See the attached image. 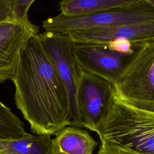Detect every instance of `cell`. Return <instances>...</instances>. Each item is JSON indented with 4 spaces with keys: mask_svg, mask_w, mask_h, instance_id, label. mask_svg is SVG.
<instances>
[{
    "mask_svg": "<svg viewBox=\"0 0 154 154\" xmlns=\"http://www.w3.org/2000/svg\"><path fill=\"white\" fill-rule=\"evenodd\" d=\"M38 30L30 20L0 22V83L11 80L20 49Z\"/></svg>",
    "mask_w": 154,
    "mask_h": 154,
    "instance_id": "obj_8",
    "label": "cell"
},
{
    "mask_svg": "<svg viewBox=\"0 0 154 154\" xmlns=\"http://www.w3.org/2000/svg\"><path fill=\"white\" fill-rule=\"evenodd\" d=\"M154 21V6L148 0H137L134 4L91 15L67 17L58 14L43 22L45 31L67 34L76 30L114 27L123 25Z\"/></svg>",
    "mask_w": 154,
    "mask_h": 154,
    "instance_id": "obj_4",
    "label": "cell"
},
{
    "mask_svg": "<svg viewBox=\"0 0 154 154\" xmlns=\"http://www.w3.org/2000/svg\"><path fill=\"white\" fill-rule=\"evenodd\" d=\"M134 44L132 59L114 84V94L133 108L154 113V38Z\"/></svg>",
    "mask_w": 154,
    "mask_h": 154,
    "instance_id": "obj_3",
    "label": "cell"
},
{
    "mask_svg": "<svg viewBox=\"0 0 154 154\" xmlns=\"http://www.w3.org/2000/svg\"><path fill=\"white\" fill-rule=\"evenodd\" d=\"M97 145L87 130L67 126L52 139V154H93Z\"/></svg>",
    "mask_w": 154,
    "mask_h": 154,
    "instance_id": "obj_10",
    "label": "cell"
},
{
    "mask_svg": "<svg viewBox=\"0 0 154 154\" xmlns=\"http://www.w3.org/2000/svg\"><path fill=\"white\" fill-rule=\"evenodd\" d=\"M113 96V84L81 70L76 94L78 128L96 132Z\"/></svg>",
    "mask_w": 154,
    "mask_h": 154,
    "instance_id": "obj_6",
    "label": "cell"
},
{
    "mask_svg": "<svg viewBox=\"0 0 154 154\" xmlns=\"http://www.w3.org/2000/svg\"><path fill=\"white\" fill-rule=\"evenodd\" d=\"M97 154H131L113 147H109L103 143H100L99 150Z\"/></svg>",
    "mask_w": 154,
    "mask_h": 154,
    "instance_id": "obj_16",
    "label": "cell"
},
{
    "mask_svg": "<svg viewBox=\"0 0 154 154\" xmlns=\"http://www.w3.org/2000/svg\"><path fill=\"white\" fill-rule=\"evenodd\" d=\"M106 44L111 50L124 54H132L135 49L134 42H131L127 40H114Z\"/></svg>",
    "mask_w": 154,
    "mask_h": 154,
    "instance_id": "obj_15",
    "label": "cell"
},
{
    "mask_svg": "<svg viewBox=\"0 0 154 154\" xmlns=\"http://www.w3.org/2000/svg\"><path fill=\"white\" fill-rule=\"evenodd\" d=\"M96 132L100 143L131 154H154V113L114 96Z\"/></svg>",
    "mask_w": 154,
    "mask_h": 154,
    "instance_id": "obj_2",
    "label": "cell"
},
{
    "mask_svg": "<svg viewBox=\"0 0 154 154\" xmlns=\"http://www.w3.org/2000/svg\"><path fill=\"white\" fill-rule=\"evenodd\" d=\"M11 80L16 107L33 133L55 135L70 126L67 91L38 34L20 49Z\"/></svg>",
    "mask_w": 154,
    "mask_h": 154,
    "instance_id": "obj_1",
    "label": "cell"
},
{
    "mask_svg": "<svg viewBox=\"0 0 154 154\" xmlns=\"http://www.w3.org/2000/svg\"><path fill=\"white\" fill-rule=\"evenodd\" d=\"M74 43H107L114 40L138 42L154 38V21L114 27L76 30L67 34Z\"/></svg>",
    "mask_w": 154,
    "mask_h": 154,
    "instance_id": "obj_9",
    "label": "cell"
},
{
    "mask_svg": "<svg viewBox=\"0 0 154 154\" xmlns=\"http://www.w3.org/2000/svg\"><path fill=\"white\" fill-rule=\"evenodd\" d=\"M149 1V2L152 4V5H153V6H154V0H148Z\"/></svg>",
    "mask_w": 154,
    "mask_h": 154,
    "instance_id": "obj_17",
    "label": "cell"
},
{
    "mask_svg": "<svg viewBox=\"0 0 154 154\" xmlns=\"http://www.w3.org/2000/svg\"><path fill=\"white\" fill-rule=\"evenodd\" d=\"M16 0H0V22L21 21L17 17L16 12Z\"/></svg>",
    "mask_w": 154,
    "mask_h": 154,
    "instance_id": "obj_14",
    "label": "cell"
},
{
    "mask_svg": "<svg viewBox=\"0 0 154 154\" xmlns=\"http://www.w3.org/2000/svg\"><path fill=\"white\" fill-rule=\"evenodd\" d=\"M25 134L23 123L0 101V140L18 138Z\"/></svg>",
    "mask_w": 154,
    "mask_h": 154,
    "instance_id": "obj_13",
    "label": "cell"
},
{
    "mask_svg": "<svg viewBox=\"0 0 154 154\" xmlns=\"http://www.w3.org/2000/svg\"><path fill=\"white\" fill-rule=\"evenodd\" d=\"M73 52L82 70L113 84L122 75L134 54L128 55L113 51L106 43L74 42Z\"/></svg>",
    "mask_w": 154,
    "mask_h": 154,
    "instance_id": "obj_7",
    "label": "cell"
},
{
    "mask_svg": "<svg viewBox=\"0 0 154 154\" xmlns=\"http://www.w3.org/2000/svg\"><path fill=\"white\" fill-rule=\"evenodd\" d=\"M137 0H65L59 2L60 14L67 17L91 15L134 4Z\"/></svg>",
    "mask_w": 154,
    "mask_h": 154,
    "instance_id": "obj_12",
    "label": "cell"
},
{
    "mask_svg": "<svg viewBox=\"0 0 154 154\" xmlns=\"http://www.w3.org/2000/svg\"><path fill=\"white\" fill-rule=\"evenodd\" d=\"M0 154H52V138L26 133L18 138L0 140Z\"/></svg>",
    "mask_w": 154,
    "mask_h": 154,
    "instance_id": "obj_11",
    "label": "cell"
},
{
    "mask_svg": "<svg viewBox=\"0 0 154 154\" xmlns=\"http://www.w3.org/2000/svg\"><path fill=\"white\" fill-rule=\"evenodd\" d=\"M38 35L67 91L70 126L78 128L79 117L76 94L81 69L73 52V42L67 34L51 31L38 33Z\"/></svg>",
    "mask_w": 154,
    "mask_h": 154,
    "instance_id": "obj_5",
    "label": "cell"
}]
</instances>
